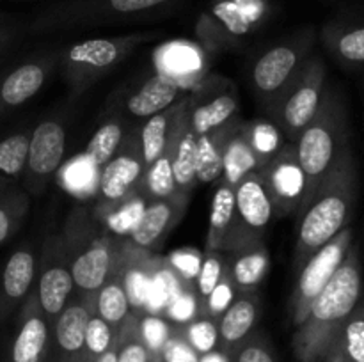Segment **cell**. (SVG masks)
<instances>
[{
    "mask_svg": "<svg viewBox=\"0 0 364 362\" xmlns=\"http://www.w3.org/2000/svg\"><path fill=\"white\" fill-rule=\"evenodd\" d=\"M363 297V265L355 247L348 248L340 268L313 300L294 334V353L301 362H318Z\"/></svg>",
    "mask_w": 364,
    "mask_h": 362,
    "instance_id": "1",
    "label": "cell"
},
{
    "mask_svg": "<svg viewBox=\"0 0 364 362\" xmlns=\"http://www.w3.org/2000/svg\"><path fill=\"white\" fill-rule=\"evenodd\" d=\"M358 197V169L352 149H348L329 176L320 183L304 208L297 213V247H295V268L301 270L304 263L320 247L333 240L350 220Z\"/></svg>",
    "mask_w": 364,
    "mask_h": 362,
    "instance_id": "2",
    "label": "cell"
},
{
    "mask_svg": "<svg viewBox=\"0 0 364 362\" xmlns=\"http://www.w3.org/2000/svg\"><path fill=\"white\" fill-rule=\"evenodd\" d=\"M294 144L306 177V192L301 202V208H304L320 183L350 149L347 110L341 96L333 87H326L315 117L306 124Z\"/></svg>",
    "mask_w": 364,
    "mask_h": 362,
    "instance_id": "3",
    "label": "cell"
},
{
    "mask_svg": "<svg viewBox=\"0 0 364 362\" xmlns=\"http://www.w3.org/2000/svg\"><path fill=\"white\" fill-rule=\"evenodd\" d=\"M63 240L75 293L82 298H95L100 287L116 272L127 240L112 236L85 209H77L70 216Z\"/></svg>",
    "mask_w": 364,
    "mask_h": 362,
    "instance_id": "4",
    "label": "cell"
},
{
    "mask_svg": "<svg viewBox=\"0 0 364 362\" xmlns=\"http://www.w3.org/2000/svg\"><path fill=\"white\" fill-rule=\"evenodd\" d=\"M185 0H60L36 14L31 31L38 34L107 27L166 16Z\"/></svg>",
    "mask_w": 364,
    "mask_h": 362,
    "instance_id": "5",
    "label": "cell"
},
{
    "mask_svg": "<svg viewBox=\"0 0 364 362\" xmlns=\"http://www.w3.org/2000/svg\"><path fill=\"white\" fill-rule=\"evenodd\" d=\"M153 35L151 32H132L71 43L55 53L57 66L73 91H85L96 80L116 70L139 45L149 41Z\"/></svg>",
    "mask_w": 364,
    "mask_h": 362,
    "instance_id": "6",
    "label": "cell"
},
{
    "mask_svg": "<svg viewBox=\"0 0 364 362\" xmlns=\"http://www.w3.org/2000/svg\"><path fill=\"white\" fill-rule=\"evenodd\" d=\"M326 77L322 57L309 55L287 87L267 106L272 123L288 142L297 141L306 124L315 117L326 91Z\"/></svg>",
    "mask_w": 364,
    "mask_h": 362,
    "instance_id": "7",
    "label": "cell"
},
{
    "mask_svg": "<svg viewBox=\"0 0 364 362\" xmlns=\"http://www.w3.org/2000/svg\"><path fill=\"white\" fill-rule=\"evenodd\" d=\"M313 45L315 31L302 28L284 41L267 48L256 59L251 71V82L263 105L269 106L270 102L287 87L302 62L311 55Z\"/></svg>",
    "mask_w": 364,
    "mask_h": 362,
    "instance_id": "8",
    "label": "cell"
},
{
    "mask_svg": "<svg viewBox=\"0 0 364 362\" xmlns=\"http://www.w3.org/2000/svg\"><path fill=\"white\" fill-rule=\"evenodd\" d=\"M274 204L259 170H252L235 187V216L223 252H237L263 241V231L274 219Z\"/></svg>",
    "mask_w": 364,
    "mask_h": 362,
    "instance_id": "9",
    "label": "cell"
},
{
    "mask_svg": "<svg viewBox=\"0 0 364 362\" xmlns=\"http://www.w3.org/2000/svg\"><path fill=\"white\" fill-rule=\"evenodd\" d=\"M269 0H213L198 21V35L205 45L224 48L263 23Z\"/></svg>",
    "mask_w": 364,
    "mask_h": 362,
    "instance_id": "10",
    "label": "cell"
},
{
    "mask_svg": "<svg viewBox=\"0 0 364 362\" xmlns=\"http://www.w3.org/2000/svg\"><path fill=\"white\" fill-rule=\"evenodd\" d=\"M350 247L352 229L347 226L333 240H329L323 247H320L304 263V266L299 270V280L295 284L290 302L291 322H294L295 327L304 322L313 300L318 297V293L326 287V284L333 279V275L340 268L341 261L345 259Z\"/></svg>",
    "mask_w": 364,
    "mask_h": 362,
    "instance_id": "11",
    "label": "cell"
},
{
    "mask_svg": "<svg viewBox=\"0 0 364 362\" xmlns=\"http://www.w3.org/2000/svg\"><path fill=\"white\" fill-rule=\"evenodd\" d=\"M66 151V131L59 121H43L31 131L23 187L27 194L41 195L59 172Z\"/></svg>",
    "mask_w": 364,
    "mask_h": 362,
    "instance_id": "12",
    "label": "cell"
},
{
    "mask_svg": "<svg viewBox=\"0 0 364 362\" xmlns=\"http://www.w3.org/2000/svg\"><path fill=\"white\" fill-rule=\"evenodd\" d=\"M146 163L141 148V130L134 128L124 135L112 158L100 169L98 206L114 204L127 197L142 183Z\"/></svg>",
    "mask_w": 364,
    "mask_h": 362,
    "instance_id": "13",
    "label": "cell"
},
{
    "mask_svg": "<svg viewBox=\"0 0 364 362\" xmlns=\"http://www.w3.org/2000/svg\"><path fill=\"white\" fill-rule=\"evenodd\" d=\"M38 268V284L34 290L38 293L43 312L52 325L53 319L75 293L73 275H71L70 259H68L63 234L50 236L46 240Z\"/></svg>",
    "mask_w": 364,
    "mask_h": 362,
    "instance_id": "14",
    "label": "cell"
},
{
    "mask_svg": "<svg viewBox=\"0 0 364 362\" xmlns=\"http://www.w3.org/2000/svg\"><path fill=\"white\" fill-rule=\"evenodd\" d=\"M259 174L265 180L270 199L274 204V215H297L306 192V177L297 158L294 142H284L279 151L259 167Z\"/></svg>",
    "mask_w": 364,
    "mask_h": 362,
    "instance_id": "15",
    "label": "cell"
},
{
    "mask_svg": "<svg viewBox=\"0 0 364 362\" xmlns=\"http://www.w3.org/2000/svg\"><path fill=\"white\" fill-rule=\"evenodd\" d=\"M238 94L230 84L213 77L212 80H201L192 96H188V121L196 135H203L223 126L237 117Z\"/></svg>",
    "mask_w": 364,
    "mask_h": 362,
    "instance_id": "16",
    "label": "cell"
},
{
    "mask_svg": "<svg viewBox=\"0 0 364 362\" xmlns=\"http://www.w3.org/2000/svg\"><path fill=\"white\" fill-rule=\"evenodd\" d=\"M95 312V298L71 297L52 323L53 362H82L85 330Z\"/></svg>",
    "mask_w": 364,
    "mask_h": 362,
    "instance_id": "17",
    "label": "cell"
},
{
    "mask_svg": "<svg viewBox=\"0 0 364 362\" xmlns=\"http://www.w3.org/2000/svg\"><path fill=\"white\" fill-rule=\"evenodd\" d=\"M52 343V325L43 312L36 290L25 297L11 344V362H45Z\"/></svg>",
    "mask_w": 364,
    "mask_h": 362,
    "instance_id": "18",
    "label": "cell"
},
{
    "mask_svg": "<svg viewBox=\"0 0 364 362\" xmlns=\"http://www.w3.org/2000/svg\"><path fill=\"white\" fill-rule=\"evenodd\" d=\"M57 66L55 53L38 55L0 77V117L34 98Z\"/></svg>",
    "mask_w": 364,
    "mask_h": 362,
    "instance_id": "19",
    "label": "cell"
},
{
    "mask_svg": "<svg viewBox=\"0 0 364 362\" xmlns=\"http://www.w3.org/2000/svg\"><path fill=\"white\" fill-rule=\"evenodd\" d=\"M191 194L192 192L178 190L176 194L167 199L149 201L128 240L142 251H155L162 243L164 238L167 236V233H171V229L185 215V209L191 201Z\"/></svg>",
    "mask_w": 364,
    "mask_h": 362,
    "instance_id": "20",
    "label": "cell"
},
{
    "mask_svg": "<svg viewBox=\"0 0 364 362\" xmlns=\"http://www.w3.org/2000/svg\"><path fill=\"white\" fill-rule=\"evenodd\" d=\"M159 261V256H155L149 251H142V248L135 247L127 238L123 256H121L119 261V272L134 314H144L153 273H155Z\"/></svg>",
    "mask_w": 364,
    "mask_h": 362,
    "instance_id": "21",
    "label": "cell"
},
{
    "mask_svg": "<svg viewBox=\"0 0 364 362\" xmlns=\"http://www.w3.org/2000/svg\"><path fill=\"white\" fill-rule=\"evenodd\" d=\"M230 307L217 319L219 341L223 351L230 353L238 343L245 339L255 330L259 318V298L255 290H238Z\"/></svg>",
    "mask_w": 364,
    "mask_h": 362,
    "instance_id": "22",
    "label": "cell"
},
{
    "mask_svg": "<svg viewBox=\"0 0 364 362\" xmlns=\"http://www.w3.org/2000/svg\"><path fill=\"white\" fill-rule=\"evenodd\" d=\"M156 73L174 78L181 85L201 82L206 71V59L199 48L187 41H173L160 46L155 53Z\"/></svg>",
    "mask_w": 364,
    "mask_h": 362,
    "instance_id": "23",
    "label": "cell"
},
{
    "mask_svg": "<svg viewBox=\"0 0 364 362\" xmlns=\"http://www.w3.org/2000/svg\"><path fill=\"white\" fill-rule=\"evenodd\" d=\"M196 142L198 135L192 130L191 121H188V96L180 117L171 133V163H173L174 181H176L178 190L192 192L196 181Z\"/></svg>",
    "mask_w": 364,
    "mask_h": 362,
    "instance_id": "24",
    "label": "cell"
},
{
    "mask_svg": "<svg viewBox=\"0 0 364 362\" xmlns=\"http://www.w3.org/2000/svg\"><path fill=\"white\" fill-rule=\"evenodd\" d=\"M240 123L242 119L233 117L223 126L198 135V142H196V181L198 183H213L223 177L226 146Z\"/></svg>",
    "mask_w": 364,
    "mask_h": 362,
    "instance_id": "25",
    "label": "cell"
},
{
    "mask_svg": "<svg viewBox=\"0 0 364 362\" xmlns=\"http://www.w3.org/2000/svg\"><path fill=\"white\" fill-rule=\"evenodd\" d=\"M181 89H183V85L174 78L166 77L162 73H155L134 94H130V98L124 103V112L134 117L148 119V117L155 116V114L162 112L167 106L176 103Z\"/></svg>",
    "mask_w": 364,
    "mask_h": 362,
    "instance_id": "26",
    "label": "cell"
},
{
    "mask_svg": "<svg viewBox=\"0 0 364 362\" xmlns=\"http://www.w3.org/2000/svg\"><path fill=\"white\" fill-rule=\"evenodd\" d=\"M148 202L149 199L141 183L121 201L114 202V204L96 206V212H92L91 215L112 236L127 240L132 231H134V227L139 224V220H141Z\"/></svg>",
    "mask_w": 364,
    "mask_h": 362,
    "instance_id": "27",
    "label": "cell"
},
{
    "mask_svg": "<svg viewBox=\"0 0 364 362\" xmlns=\"http://www.w3.org/2000/svg\"><path fill=\"white\" fill-rule=\"evenodd\" d=\"M322 41L343 66H364V21H329L322 28Z\"/></svg>",
    "mask_w": 364,
    "mask_h": 362,
    "instance_id": "28",
    "label": "cell"
},
{
    "mask_svg": "<svg viewBox=\"0 0 364 362\" xmlns=\"http://www.w3.org/2000/svg\"><path fill=\"white\" fill-rule=\"evenodd\" d=\"M38 273V263L31 248H18L7 259L2 272V307L4 312L11 311L20 300H23L32 290Z\"/></svg>",
    "mask_w": 364,
    "mask_h": 362,
    "instance_id": "29",
    "label": "cell"
},
{
    "mask_svg": "<svg viewBox=\"0 0 364 362\" xmlns=\"http://www.w3.org/2000/svg\"><path fill=\"white\" fill-rule=\"evenodd\" d=\"M318 362H364V300L334 336Z\"/></svg>",
    "mask_w": 364,
    "mask_h": 362,
    "instance_id": "30",
    "label": "cell"
},
{
    "mask_svg": "<svg viewBox=\"0 0 364 362\" xmlns=\"http://www.w3.org/2000/svg\"><path fill=\"white\" fill-rule=\"evenodd\" d=\"M233 259L228 263L235 286L238 290H256L265 279L270 268L269 248L263 241L247 245L237 252H231Z\"/></svg>",
    "mask_w": 364,
    "mask_h": 362,
    "instance_id": "31",
    "label": "cell"
},
{
    "mask_svg": "<svg viewBox=\"0 0 364 362\" xmlns=\"http://www.w3.org/2000/svg\"><path fill=\"white\" fill-rule=\"evenodd\" d=\"M185 103H187V98L178 99L176 103L167 106L162 112L148 117L146 123L139 128L141 130V148L146 167L151 165L162 155L164 149H166L167 141H169L171 133H173V128L176 124L178 116L183 110Z\"/></svg>",
    "mask_w": 364,
    "mask_h": 362,
    "instance_id": "32",
    "label": "cell"
},
{
    "mask_svg": "<svg viewBox=\"0 0 364 362\" xmlns=\"http://www.w3.org/2000/svg\"><path fill=\"white\" fill-rule=\"evenodd\" d=\"M258 169V156H256L251 141L247 137V131H245V121H242L226 146V153H224V170L220 180L230 183L231 187H237L242 177Z\"/></svg>",
    "mask_w": 364,
    "mask_h": 362,
    "instance_id": "33",
    "label": "cell"
},
{
    "mask_svg": "<svg viewBox=\"0 0 364 362\" xmlns=\"http://www.w3.org/2000/svg\"><path fill=\"white\" fill-rule=\"evenodd\" d=\"M235 216V187L226 181L219 180L215 194L212 199V209H210V227L206 236L205 252L219 251L223 252L224 241L231 229Z\"/></svg>",
    "mask_w": 364,
    "mask_h": 362,
    "instance_id": "34",
    "label": "cell"
},
{
    "mask_svg": "<svg viewBox=\"0 0 364 362\" xmlns=\"http://www.w3.org/2000/svg\"><path fill=\"white\" fill-rule=\"evenodd\" d=\"M95 312L116 330L132 312L130 300H128L127 290H124L123 279H121L119 265H117L116 272L110 275V279L96 293Z\"/></svg>",
    "mask_w": 364,
    "mask_h": 362,
    "instance_id": "35",
    "label": "cell"
},
{
    "mask_svg": "<svg viewBox=\"0 0 364 362\" xmlns=\"http://www.w3.org/2000/svg\"><path fill=\"white\" fill-rule=\"evenodd\" d=\"M59 183L75 197H91L98 194L100 170L89 162L84 153L75 156L63 169H59Z\"/></svg>",
    "mask_w": 364,
    "mask_h": 362,
    "instance_id": "36",
    "label": "cell"
},
{
    "mask_svg": "<svg viewBox=\"0 0 364 362\" xmlns=\"http://www.w3.org/2000/svg\"><path fill=\"white\" fill-rule=\"evenodd\" d=\"M124 135L127 133H124L123 121L119 117H112L92 133L91 141L87 142V148L84 151V156L100 170L112 158L114 153L117 151V148L123 142Z\"/></svg>",
    "mask_w": 364,
    "mask_h": 362,
    "instance_id": "37",
    "label": "cell"
},
{
    "mask_svg": "<svg viewBox=\"0 0 364 362\" xmlns=\"http://www.w3.org/2000/svg\"><path fill=\"white\" fill-rule=\"evenodd\" d=\"M28 212V195L11 185H0V245L9 240Z\"/></svg>",
    "mask_w": 364,
    "mask_h": 362,
    "instance_id": "38",
    "label": "cell"
},
{
    "mask_svg": "<svg viewBox=\"0 0 364 362\" xmlns=\"http://www.w3.org/2000/svg\"><path fill=\"white\" fill-rule=\"evenodd\" d=\"M142 188H144L149 201H155V199H167L178 192L176 181H174L173 174V163H171L169 141H167V146L162 151V155H160L151 165L146 167L144 177H142Z\"/></svg>",
    "mask_w": 364,
    "mask_h": 362,
    "instance_id": "39",
    "label": "cell"
},
{
    "mask_svg": "<svg viewBox=\"0 0 364 362\" xmlns=\"http://www.w3.org/2000/svg\"><path fill=\"white\" fill-rule=\"evenodd\" d=\"M31 133H14L0 141V185H11L23 174Z\"/></svg>",
    "mask_w": 364,
    "mask_h": 362,
    "instance_id": "40",
    "label": "cell"
},
{
    "mask_svg": "<svg viewBox=\"0 0 364 362\" xmlns=\"http://www.w3.org/2000/svg\"><path fill=\"white\" fill-rule=\"evenodd\" d=\"M117 362H151L149 351L139 334V316L130 312L117 327Z\"/></svg>",
    "mask_w": 364,
    "mask_h": 362,
    "instance_id": "41",
    "label": "cell"
},
{
    "mask_svg": "<svg viewBox=\"0 0 364 362\" xmlns=\"http://www.w3.org/2000/svg\"><path fill=\"white\" fill-rule=\"evenodd\" d=\"M245 131L251 141L252 149L258 156L259 167L265 165L287 141H283V133L279 128L270 121H251L245 123Z\"/></svg>",
    "mask_w": 364,
    "mask_h": 362,
    "instance_id": "42",
    "label": "cell"
},
{
    "mask_svg": "<svg viewBox=\"0 0 364 362\" xmlns=\"http://www.w3.org/2000/svg\"><path fill=\"white\" fill-rule=\"evenodd\" d=\"M226 265L228 261L224 259V252L210 251L203 254L201 268H199L198 277L194 280V290L199 302V316H201L203 309H205L206 302H208L210 293H212L213 287L217 286L219 279L223 277Z\"/></svg>",
    "mask_w": 364,
    "mask_h": 362,
    "instance_id": "43",
    "label": "cell"
},
{
    "mask_svg": "<svg viewBox=\"0 0 364 362\" xmlns=\"http://www.w3.org/2000/svg\"><path fill=\"white\" fill-rule=\"evenodd\" d=\"M173 330L174 325L167 322L164 316L149 314V312L139 316V334H141L142 343L148 348L151 362H160V355Z\"/></svg>",
    "mask_w": 364,
    "mask_h": 362,
    "instance_id": "44",
    "label": "cell"
},
{
    "mask_svg": "<svg viewBox=\"0 0 364 362\" xmlns=\"http://www.w3.org/2000/svg\"><path fill=\"white\" fill-rule=\"evenodd\" d=\"M116 337V329L109 325L105 319L100 318L96 312H92L89 318L87 330H85V343L84 353H82V362H96L102 357L103 351L110 346V343Z\"/></svg>",
    "mask_w": 364,
    "mask_h": 362,
    "instance_id": "45",
    "label": "cell"
},
{
    "mask_svg": "<svg viewBox=\"0 0 364 362\" xmlns=\"http://www.w3.org/2000/svg\"><path fill=\"white\" fill-rule=\"evenodd\" d=\"M164 318L171 322L173 325H187L192 319L199 318V302L198 295H196L194 284H187L181 287L173 300L167 304L166 311H164Z\"/></svg>",
    "mask_w": 364,
    "mask_h": 362,
    "instance_id": "46",
    "label": "cell"
},
{
    "mask_svg": "<svg viewBox=\"0 0 364 362\" xmlns=\"http://www.w3.org/2000/svg\"><path fill=\"white\" fill-rule=\"evenodd\" d=\"M180 330L185 336V339L191 343V346L194 348L199 355L215 350L217 343H219L217 322L212 318H201V316H199V318L192 319L187 325H181Z\"/></svg>",
    "mask_w": 364,
    "mask_h": 362,
    "instance_id": "47",
    "label": "cell"
},
{
    "mask_svg": "<svg viewBox=\"0 0 364 362\" xmlns=\"http://www.w3.org/2000/svg\"><path fill=\"white\" fill-rule=\"evenodd\" d=\"M231 362H276L272 348L259 332H251L230 351Z\"/></svg>",
    "mask_w": 364,
    "mask_h": 362,
    "instance_id": "48",
    "label": "cell"
},
{
    "mask_svg": "<svg viewBox=\"0 0 364 362\" xmlns=\"http://www.w3.org/2000/svg\"><path fill=\"white\" fill-rule=\"evenodd\" d=\"M237 291L238 287L235 286L233 279H231V273L230 270H224L223 277L219 279L217 286L213 287V291L210 293L208 302H206L205 309L201 312V318H212V319H219V316L230 307L231 302L235 300L237 297Z\"/></svg>",
    "mask_w": 364,
    "mask_h": 362,
    "instance_id": "49",
    "label": "cell"
},
{
    "mask_svg": "<svg viewBox=\"0 0 364 362\" xmlns=\"http://www.w3.org/2000/svg\"><path fill=\"white\" fill-rule=\"evenodd\" d=\"M166 259L167 266L176 273L180 280L187 284H194L196 277H198L199 268H201L203 254L196 248H178V251L171 252Z\"/></svg>",
    "mask_w": 364,
    "mask_h": 362,
    "instance_id": "50",
    "label": "cell"
},
{
    "mask_svg": "<svg viewBox=\"0 0 364 362\" xmlns=\"http://www.w3.org/2000/svg\"><path fill=\"white\" fill-rule=\"evenodd\" d=\"M160 362H199V353L191 346L180 327L174 325L173 334L164 346Z\"/></svg>",
    "mask_w": 364,
    "mask_h": 362,
    "instance_id": "51",
    "label": "cell"
},
{
    "mask_svg": "<svg viewBox=\"0 0 364 362\" xmlns=\"http://www.w3.org/2000/svg\"><path fill=\"white\" fill-rule=\"evenodd\" d=\"M199 362H231L230 355L223 350H212L208 353L199 355Z\"/></svg>",
    "mask_w": 364,
    "mask_h": 362,
    "instance_id": "52",
    "label": "cell"
},
{
    "mask_svg": "<svg viewBox=\"0 0 364 362\" xmlns=\"http://www.w3.org/2000/svg\"><path fill=\"white\" fill-rule=\"evenodd\" d=\"M96 362H117V336L114 337V341L110 343V346L103 351L102 357H100Z\"/></svg>",
    "mask_w": 364,
    "mask_h": 362,
    "instance_id": "53",
    "label": "cell"
},
{
    "mask_svg": "<svg viewBox=\"0 0 364 362\" xmlns=\"http://www.w3.org/2000/svg\"><path fill=\"white\" fill-rule=\"evenodd\" d=\"M11 43H13V32L0 25V53H2L4 50H7V46H9Z\"/></svg>",
    "mask_w": 364,
    "mask_h": 362,
    "instance_id": "54",
    "label": "cell"
}]
</instances>
